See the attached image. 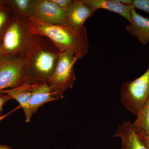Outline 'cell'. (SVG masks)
Here are the masks:
<instances>
[{
	"instance_id": "6da1fadb",
	"label": "cell",
	"mask_w": 149,
	"mask_h": 149,
	"mask_svg": "<svg viewBox=\"0 0 149 149\" xmlns=\"http://www.w3.org/2000/svg\"><path fill=\"white\" fill-rule=\"evenodd\" d=\"M26 22L32 34L47 38L60 53L70 51L80 59L88 52L89 45L85 26L75 29L66 24H48L32 17Z\"/></svg>"
},
{
	"instance_id": "7a4b0ae2",
	"label": "cell",
	"mask_w": 149,
	"mask_h": 149,
	"mask_svg": "<svg viewBox=\"0 0 149 149\" xmlns=\"http://www.w3.org/2000/svg\"><path fill=\"white\" fill-rule=\"evenodd\" d=\"M59 54L47 38L33 34L25 56L28 81L48 83L55 70Z\"/></svg>"
},
{
	"instance_id": "3957f363",
	"label": "cell",
	"mask_w": 149,
	"mask_h": 149,
	"mask_svg": "<svg viewBox=\"0 0 149 149\" xmlns=\"http://www.w3.org/2000/svg\"><path fill=\"white\" fill-rule=\"evenodd\" d=\"M33 35L26 21L15 15L2 39V56L25 57Z\"/></svg>"
},
{
	"instance_id": "277c9868",
	"label": "cell",
	"mask_w": 149,
	"mask_h": 149,
	"mask_svg": "<svg viewBox=\"0 0 149 149\" xmlns=\"http://www.w3.org/2000/svg\"><path fill=\"white\" fill-rule=\"evenodd\" d=\"M79 58L70 51L60 53L58 62L48 84L53 95L63 98L65 92L73 88L76 80L74 65Z\"/></svg>"
},
{
	"instance_id": "5b68a950",
	"label": "cell",
	"mask_w": 149,
	"mask_h": 149,
	"mask_svg": "<svg viewBox=\"0 0 149 149\" xmlns=\"http://www.w3.org/2000/svg\"><path fill=\"white\" fill-rule=\"evenodd\" d=\"M120 95L122 104L137 116L149 97V67L140 77L123 82Z\"/></svg>"
},
{
	"instance_id": "8992f818",
	"label": "cell",
	"mask_w": 149,
	"mask_h": 149,
	"mask_svg": "<svg viewBox=\"0 0 149 149\" xmlns=\"http://www.w3.org/2000/svg\"><path fill=\"white\" fill-rule=\"evenodd\" d=\"M28 81L25 57L2 56L0 58V91L17 87Z\"/></svg>"
},
{
	"instance_id": "52a82bcc",
	"label": "cell",
	"mask_w": 149,
	"mask_h": 149,
	"mask_svg": "<svg viewBox=\"0 0 149 149\" xmlns=\"http://www.w3.org/2000/svg\"><path fill=\"white\" fill-rule=\"evenodd\" d=\"M32 17L50 24H66V9L52 0H35Z\"/></svg>"
},
{
	"instance_id": "ba28073f",
	"label": "cell",
	"mask_w": 149,
	"mask_h": 149,
	"mask_svg": "<svg viewBox=\"0 0 149 149\" xmlns=\"http://www.w3.org/2000/svg\"><path fill=\"white\" fill-rule=\"evenodd\" d=\"M97 10L88 6L83 0H75L74 3L66 9V24L75 29H80L86 20Z\"/></svg>"
},
{
	"instance_id": "9c48e42d",
	"label": "cell",
	"mask_w": 149,
	"mask_h": 149,
	"mask_svg": "<svg viewBox=\"0 0 149 149\" xmlns=\"http://www.w3.org/2000/svg\"><path fill=\"white\" fill-rule=\"evenodd\" d=\"M115 138L121 140V149H147L141 139L136 135L132 123L128 120L118 125Z\"/></svg>"
},
{
	"instance_id": "30bf717a",
	"label": "cell",
	"mask_w": 149,
	"mask_h": 149,
	"mask_svg": "<svg viewBox=\"0 0 149 149\" xmlns=\"http://www.w3.org/2000/svg\"><path fill=\"white\" fill-rule=\"evenodd\" d=\"M57 99L53 95L48 83H37L32 88L29 100L28 107L30 115L32 116L44 104Z\"/></svg>"
},
{
	"instance_id": "8fae6325",
	"label": "cell",
	"mask_w": 149,
	"mask_h": 149,
	"mask_svg": "<svg viewBox=\"0 0 149 149\" xmlns=\"http://www.w3.org/2000/svg\"><path fill=\"white\" fill-rule=\"evenodd\" d=\"M36 84L27 81L15 88L0 91V93L8 94L18 102L24 110L26 122H29L32 117L29 113L28 104L32 88Z\"/></svg>"
},
{
	"instance_id": "7c38bea8",
	"label": "cell",
	"mask_w": 149,
	"mask_h": 149,
	"mask_svg": "<svg viewBox=\"0 0 149 149\" xmlns=\"http://www.w3.org/2000/svg\"><path fill=\"white\" fill-rule=\"evenodd\" d=\"M84 2L95 9L106 10L119 15L128 20L130 23L132 22L131 12L135 9L133 6L125 5L118 0H83Z\"/></svg>"
},
{
	"instance_id": "4fadbf2b",
	"label": "cell",
	"mask_w": 149,
	"mask_h": 149,
	"mask_svg": "<svg viewBox=\"0 0 149 149\" xmlns=\"http://www.w3.org/2000/svg\"><path fill=\"white\" fill-rule=\"evenodd\" d=\"M132 22L125 27L130 35L136 37L143 45L149 42V19L136 12L134 9L131 12Z\"/></svg>"
},
{
	"instance_id": "5bb4252c",
	"label": "cell",
	"mask_w": 149,
	"mask_h": 149,
	"mask_svg": "<svg viewBox=\"0 0 149 149\" xmlns=\"http://www.w3.org/2000/svg\"><path fill=\"white\" fill-rule=\"evenodd\" d=\"M132 124L141 141L149 138V97Z\"/></svg>"
},
{
	"instance_id": "9a60e30c",
	"label": "cell",
	"mask_w": 149,
	"mask_h": 149,
	"mask_svg": "<svg viewBox=\"0 0 149 149\" xmlns=\"http://www.w3.org/2000/svg\"><path fill=\"white\" fill-rule=\"evenodd\" d=\"M35 0H13L6 1L12 8L15 15L26 21L32 17V8Z\"/></svg>"
},
{
	"instance_id": "2e32d148",
	"label": "cell",
	"mask_w": 149,
	"mask_h": 149,
	"mask_svg": "<svg viewBox=\"0 0 149 149\" xmlns=\"http://www.w3.org/2000/svg\"><path fill=\"white\" fill-rule=\"evenodd\" d=\"M3 1L0 4V39L1 40L11 21H9L8 12L5 7Z\"/></svg>"
},
{
	"instance_id": "e0dca14e",
	"label": "cell",
	"mask_w": 149,
	"mask_h": 149,
	"mask_svg": "<svg viewBox=\"0 0 149 149\" xmlns=\"http://www.w3.org/2000/svg\"><path fill=\"white\" fill-rule=\"evenodd\" d=\"M132 5L136 8L149 13V0H133Z\"/></svg>"
},
{
	"instance_id": "ac0fdd59",
	"label": "cell",
	"mask_w": 149,
	"mask_h": 149,
	"mask_svg": "<svg viewBox=\"0 0 149 149\" xmlns=\"http://www.w3.org/2000/svg\"><path fill=\"white\" fill-rule=\"evenodd\" d=\"M62 8L66 9L74 3L75 0H52Z\"/></svg>"
},
{
	"instance_id": "d6986e66",
	"label": "cell",
	"mask_w": 149,
	"mask_h": 149,
	"mask_svg": "<svg viewBox=\"0 0 149 149\" xmlns=\"http://www.w3.org/2000/svg\"><path fill=\"white\" fill-rule=\"evenodd\" d=\"M12 99V97L8 94L0 93V114L2 112L3 107L4 104Z\"/></svg>"
},
{
	"instance_id": "ffe728a7",
	"label": "cell",
	"mask_w": 149,
	"mask_h": 149,
	"mask_svg": "<svg viewBox=\"0 0 149 149\" xmlns=\"http://www.w3.org/2000/svg\"><path fill=\"white\" fill-rule=\"evenodd\" d=\"M118 1L121 3L127 6L132 5L133 2V0H118Z\"/></svg>"
},
{
	"instance_id": "44dd1931",
	"label": "cell",
	"mask_w": 149,
	"mask_h": 149,
	"mask_svg": "<svg viewBox=\"0 0 149 149\" xmlns=\"http://www.w3.org/2000/svg\"><path fill=\"white\" fill-rule=\"evenodd\" d=\"M147 149H149V138L142 141Z\"/></svg>"
},
{
	"instance_id": "7402d4cb",
	"label": "cell",
	"mask_w": 149,
	"mask_h": 149,
	"mask_svg": "<svg viewBox=\"0 0 149 149\" xmlns=\"http://www.w3.org/2000/svg\"><path fill=\"white\" fill-rule=\"evenodd\" d=\"M0 149H12L6 145H0Z\"/></svg>"
},
{
	"instance_id": "603a6c76",
	"label": "cell",
	"mask_w": 149,
	"mask_h": 149,
	"mask_svg": "<svg viewBox=\"0 0 149 149\" xmlns=\"http://www.w3.org/2000/svg\"><path fill=\"white\" fill-rule=\"evenodd\" d=\"M3 3V1H0V4H1V3Z\"/></svg>"
},
{
	"instance_id": "cb8c5ba5",
	"label": "cell",
	"mask_w": 149,
	"mask_h": 149,
	"mask_svg": "<svg viewBox=\"0 0 149 149\" xmlns=\"http://www.w3.org/2000/svg\"></svg>"
}]
</instances>
